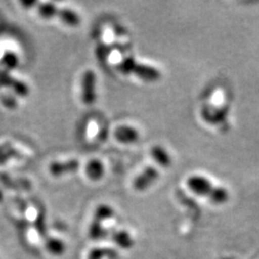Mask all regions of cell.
<instances>
[{"label":"cell","mask_w":259,"mask_h":259,"mask_svg":"<svg viewBox=\"0 0 259 259\" xmlns=\"http://www.w3.org/2000/svg\"><path fill=\"white\" fill-rule=\"evenodd\" d=\"M187 185L195 194L206 197L215 204L227 203L230 199L229 191L220 186H215L212 183L203 176L194 175L187 180Z\"/></svg>","instance_id":"obj_1"},{"label":"cell","mask_w":259,"mask_h":259,"mask_svg":"<svg viewBox=\"0 0 259 259\" xmlns=\"http://www.w3.org/2000/svg\"><path fill=\"white\" fill-rule=\"evenodd\" d=\"M118 70L124 74L135 75L140 80L148 83L157 82L161 78V73L157 68L137 62L133 57L124 59L118 65Z\"/></svg>","instance_id":"obj_2"},{"label":"cell","mask_w":259,"mask_h":259,"mask_svg":"<svg viewBox=\"0 0 259 259\" xmlns=\"http://www.w3.org/2000/svg\"><path fill=\"white\" fill-rule=\"evenodd\" d=\"M81 100L85 106H92L97 100V76L92 69L85 70L82 76Z\"/></svg>","instance_id":"obj_3"},{"label":"cell","mask_w":259,"mask_h":259,"mask_svg":"<svg viewBox=\"0 0 259 259\" xmlns=\"http://www.w3.org/2000/svg\"><path fill=\"white\" fill-rule=\"evenodd\" d=\"M31 157L28 150L21 148L13 141H4L0 143V164H5L12 159L24 160Z\"/></svg>","instance_id":"obj_4"},{"label":"cell","mask_w":259,"mask_h":259,"mask_svg":"<svg viewBox=\"0 0 259 259\" xmlns=\"http://www.w3.org/2000/svg\"><path fill=\"white\" fill-rule=\"evenodd\" d=\"M80 166L81 163L76 158L66 160H54L48 165V171L51 176L57 178L76 173Z\"/></svg>","instance_id":"obj_5"},{"label":"cell","mask_w":259,"mask_h":259,"mask_svg":"<svg viewBox=\"0 0 259 259\" xmlns=\"http://www.w3.org/2000/svg\"><path fill=\"white\" fill-rule=\"evenodd\" d=\"M159 179V172L157 168L146 167L134 181V187L138 191H144L154 185Z\"/></svg>","instance_id":"obj_6"},{"label":"cell","mask_w":259,"mask_h":259,"mask_svg":"<svg viewBox=\"0 0 259 259\" xmlns=\"http://www.w3.org/2000/svg\"><path fill=\"white\" fill-rule=\"evenodd\" d=\"M114 138L121 143L133 144L139 140V131L134 127L124 125L119 126L114 131Z\"/></svg>","instance_id":"obj_7"},{"label":"cell","mask_w":259,"mask_h":259,"mask_svg":"<svg viewBox=\"0 0 259 259\" xmlns=\"http://www.w3.org/2000/svg\"><path fill=\"white\" fill-rule=\"evenodd\" d=\"M56 19H59L62 23L68 27L76 28L81 24V18L79 14L72 9L65 7H59Z\"/></svg>","instance_id":"obj_8"},{"label":"cell","mask_w":259,"mask_h":259,"mask_svg":"<svg viewBox=\"0 0 259 259\" xmlns=\"http://www.w3.org/2000/svg\"><path fill=\"white\" fill-rule=\"evenodd\" d=\"M85 174L93 182L100 181L105 175V166L99 159H91L85 166Z\"/></svg>","instance_id":"obj_9"},{"label":"cell","mask_w":259,"mask_h":259,"mask_svg":"<svg viewBox=\"0 0 259 259\" xmlns=\"http://www.w3.org/2000/svg\"><path fill=\"white\" fill-rule=\"evenodd\" d=\"M59 7L53 2H37L35 11L41 19L50 20L56 19Z\"/></svg>","instance_id":"obj_10"},{"label":"cell","mask_w":259,"mask_h":259,"mask_svg":"<svg viewBox=\"0 0 259 259\" xmlns=\"http://www.w3.org/2000/svg\"><path fill=\"white\" fill-rule=\"evenodd\" d=\"M151 157L161 167H169L172 164L170 154L160 145H155L151 149Z\"/></svg>","instance_id":"obj_11"},{"label":"cell","mask_w":259,"mask_h":259,"mask_svg":"<svg viewBox=\"0 0 259 259\" xmlns=\"http://www.w3.org/2000/svg\"><path fill=\"white\" fill-rule=\"evenodd\" d=\"M112 240L116 245H118L120 248L125 250L131 249L135 244L133 237L131 236L129 232L126 231H117L113 232Z\"/></svg>","instance_id":"obj_12"},{"label":"cell","mask_w":259,"mask_h":259,"mask_svg":"<svg viewBox=\"0 0 259 259\" xmlns=\"http://www.w3.org/2000/svg\"><path fill=\"white\" fill-rule=\"evenodd\" d=\"M114 216L113 208L108 204H101L98 206V208L95 211L94 219L100 222H104L107 220H110Z\"/></svg>","instance_id":"obj_13"},{"label":"cell","mask_w":259,"mask_h":259,"mask_svg":"<svg viewBox=\"0 0 259 259\" xmlns=\"http://www.w3.org/2000/svg\"><path fill=\"white\" fill-rule=\"evenodd\" d=\"M118 252L112 249H96L90 254V259H117Z\"/></svg>","instance_id":"obj_14"}]
</instances>
